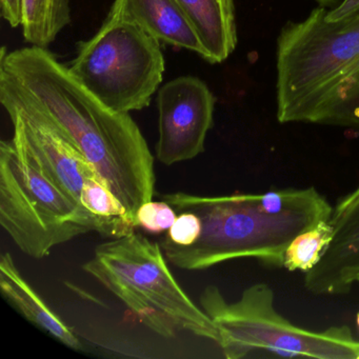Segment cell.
Segmentation results:
<instances>
[{"instance_id":"cell-18","label":"cell","mask_w":359,"mask_h":359,"mask_svg":"<svg viewBox=\"0 0 359 359\" xmlns=\"http://www.w3.org/2000/svg\"><path fill=\"white\" fill-rule=\"evenodd\" d=\"M1 15L4 20L12 27H22L24 18V4L22 0H0Z\"/></svg>"},{"instance_id":"cell-4","label":"cell","mask_w":359,"mask_h":359,"mask_svg":"<svg viewBox=\"0 0 359 359\" xmlns=\"http://www.w3.org/2000/svg\"><path fill=\"white\" fill-rule=\"evenodd\" d=\"M83 269L157 335L188 332L217 344V327L180 287L159 243L135 232L117 237L97 245Z\"/></svg>"},{"instance_id":"cell-10","label":"cell","mask_w":359,"mask_h":359,"mask_svg":"<svg viewBox=\"0 0 359 359\" xmlns=\"http://www.w3.org/2000/svg\"><path fill=\"white\" fill-rule=\"evenodd\" d=\"M330 224L333 241L304 276V287L314 295H344L359 283V184L338 201Z\"/></svg>"},{"instance_id":"cell-21","label":"cell","mask_w":359,"mask_h":359,"mask_svg":"<svg viewBox=\"0 0 359 359\" xmlns=\"http://www.w3.org/2000/svg\"><path fill=\"white\" fill-rule=\"evenodd\" d=\"M356 325H357V327H358V329H359V312L357 313V315H356Z\"/></svg>"},{"instance_id":"cell-11","label":"cell","mask_w":359,"mask_h":359,"mask_svg":"<svg viewBox=\"0 0 359 359\" xmlns=\"http://www.w3.org/2000/svg\"><path fill=\"white\" fill-rule=\"evenodd\" d=\"M108 16L133 22L161 43L203 57L198 36L176 0H114Z\"/></svg>"},{"instance_id":"cell-15","label":"cell","mask_w":359,"mask_h":359,"mask_svg":"<svg viewBox=\"0 0 359 359\" xmlns=\"http://www.w3.org/2000/svg\"><path fill=\"white\" fill-rule=\"evenodd\" d=\"M333 237V226L330 220L319 222L304 231L296 236L285 250L283 268L291 272H310L320 262Z\"/></svg>"},{"instance_id":"cell-5","label":"cell","mask_w":359,"mask_h":359,"mask_svg":"<svg viewBox=\"0 0 359 359\" xmlns=\"http://www.w3.org/2000/svg\"><path fill=\"white\" fill-rule=\"evenodd\" d=\"M199 304L217 327V344L226 358L359 359V342L348 327L313 332L293 325L275 308L274 291L268 283L250 285L234 302L210 285L201 292Z\"/></svg>"},{"instance_id":"cell-2","label":"cell","mask_w":359,"mask_h":359,"mask_svg":"<svg viewBox=\"0 0 359 359\" xmlns=\"http://www.w3.org/2000/svg\"><path fill=\"white\" fill-rule=\"evenodd\" d=\"M327 11L319 6L279 33L277 119L359 132V11L338 22Z\"/></svg>"},{"instance_id":"cell-17","label":"cell","mask_w":359,"mask_h":359,"mask_svg":"<svg viewBox=\"0 0 359 359\" xmlns=\"http://www.w3.org/2000/svg\"><path fill=\"white\" fill-rule=\"evenodd\" d=\"M201 231V217L193 212L182 211L178 214L165 239L180 247H190L198 241Z\"/></svg>"},{"instance_id":"cell-20","label":"cell","mask_w":359,"mask_h":359,"mask_svg":"<svg viewBox=\"0 0 359 359\" xmlns=\"http://www.w3.org/2000/svg\"><path fill=\"white\" fill-rule=\"evenodd\" d=\"M314 1L318 3L320 7L332 8V9H334V8L339 6L344 0H314Z\"/></svg>"},{"instance_id":"cell-16","label":"cell","mask_w":359,"mask_h":359,"mask_svg":"<svg viewBox=\"0 0 359 359\" xmlns=\"http://www.w3.org/2000/svg\"><path fill=\"white\" fill-rule=\"evenodd\" d=\"M176 217V210L167 201H149L137 210L136 226L149 234L161 235L170 230Z\"/></svg>"},{"instance_id":"cell-12","label":"cell","mask_w":359,"mask_h":359,"mask_svg":"<svg viewBox=\"0 0 359 359\" xmlns=\"http://www.w3.org/2000/svg\"><path fill=\"white\" fill-rule=\"evenodd\" d=\"M0 290L4 298L32 325L64 346L81 350L79 337L25 279L9 252L0 256Z\"/></svg>"},{"instance_id":"cell-19","label":"cell","mask_w":359,"mask_h":359,"mask_svg":"<svg viewBox=\"0 0 359 359\" xmlns=\"http://www.w3.org/2000/svg\"><path fill=\"white\" fill-rule=\"evenodd\" d=\"M359 11V0H344L339 6L327 11L329 22H338Z\"/></svg>"},{"instance_id":"cell-6","label":"cell","mask_w":359,"mask_h":359,"mask_svg":"<svg viewBox=\"0 0 359 359\" xmlns=\"http://www.w3.org/2000/svg\"><path fill=\"white\" fill-rule=\"evenodd\" d=\"M0 224L20 251L34 259L97 232L93 216L54 184L13 137L0 142Z\"/></svg>"},{"instance_id":"cell-9","label":"cell","mask_w":359,"mask_h":359,"mask_svg":"<svg viewBox=\"0 0 359 359\" xmlns=\"http://www.w3.org/2000/svg\"><path fill=\"white\" fill-rule=\"evenodd\" d=\"M13 126V138L31 153L46 175L77 205L88 182L102 177L83 155L55 128L37 115L5 108ZM85 209V208H83Z\"/></svg>"},{"instance_id":"cell-8","label":"cell","mask_w":359,"mask_h":359,"mask_svg":"<svg viewBox=\"0 0 359 359\" xmlns=\"http://www.w3.org/2000/svg\"><path fill=\"white\" fill-rule=\"evenodd\" d=\"M215 102L209 87L194 76L177 77L159 89L155 152L161 163L172 165L203 152L208 132L213 126Z\"/></svg>"},{"instance_id":"cell-1","label":"cell","mask_w":359,"mask_h":359,"mask_svg":"<svg viewBox=\"0 0 359 359\" xmlns=\"http://www.w3.org/2000/svg\"><path fill=\"white\" fill-rule=\"evenodd\" d=\"M0 102L43 118L102 176L135 224L155 192L154 157L129 113L102 104L47 48L0 53ZM137 228V226H136Z\"/></svg>"},{"instance_id":"cell-14","label":"cell","mask_w":359,"mask_h":359,"mask_svg":"<svg viewBox=\"0 0 359 359\" xmlns=\"http://www.w3.org/2000/svg\"><path fill=\"white\" fill-rule=\"evenodd\" d=\"M22 34L31 46L47 48L70 25V0H22Z\"/></svg>"},{"instance_id":"cell-13","label":"cell","mask_w":359,"mask_h":359,"mask_svg":"<svg viewBox=\"0 0 359 359\" xmlns=\"http://www.w3.org/2000/svg\"><path fill=\"white\" fill-rule=\"evenodd\" d=\"M203 46V58L210 64L228 60L237 45L233 0H176Z\"/></svg>"},{"instance_id":"cell-7","label":"cell","mask_w":359,"mask_h":359,"mask_svg":"<svg viewBox=\"0 0 359 359\" xmlns=\"http://www.w3.org/2000/svg\"><path fill=\"white\" fill-rule=\"evenodd\" d=\"M161 43L137 25L108 16L92 39L79 43L68 69L108 108L130 114L149 107L163 83Z\"/></svg>"},{"instance_id":"cell-3","label":"cell","mask_w":359,"mask_h":359,"mask_svg":"<svg viewBox=\"0 0 359 359\" xmlns=\"http://www.w3.org/2000/svg\"><path fill=\"white\" fill-rule=\"evenodd\" d=\"M176 212L201 217V237L190 247L161 243L170 264L186 271L207 270L222 262L253 258L283 268L287 248L304 231L331 218L333 207L316 189L304 188L302 196L280 213L264 209L260 194L198 196L176 192L161 195Z\"/></svg>"}]
</instances>
